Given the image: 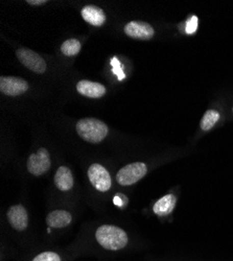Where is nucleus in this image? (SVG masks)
<instances>
[{"mask_svg":"<svg viewBox=\"0 0 233 261\" xmlns=\"http://www.w3.org/2000/svg\"><path fill=\"white\" fill-rule=\"evenodd\" d=\"M95 239L98 245L107 251H120L129 244L126 232L113 225H102L95 232Z\"/></svg>","mask_w":233,"mask_h":261,"instance_id":"nucleus-1","label":"nucleus"},{"mask_svg":"<svg viewBox=\"0 0 233 261\" xmlns=\"http://www.w3.org/2000/svg\"><path fill=\"white\" fill-rule=\"evenodd\" d=\"M76 132L85 141L99 143L108 135L109 128L105 122L95 118H84L77 121Z\"/></svg>","mask_w":233,"mask_h":261,"instance_id":"nucleus-2","label":"nucleus"},{"mask_svg":"<svg viewBox=\"0 0 233 261\" xmlns=\"http://www.w3.org/2000/svg\"><path fill=\"white\" fill-rule=\"evenodd\" d=\"M147 173V166L143 162H134L123 166L116 173V182L121 186H131Z\"/></svg>","mask_w":233,"mask_h":261,"instance_id":"nucleus-3","label":"nucleus"},{"mask_svg":"<svg viewBox=\"0 0 233 261\" xmlns=\"http://www.w3.org/2000/svg\"><path fill=\"white\" fill-rule=\"evenodd\" d=\"M51 165L50 156L48 150L44 147H41L38 149L37 153L32 154L27 163V167L30 173H32L35 177L43 176L46 173Z\"/></svg>","mask_w":233,"mask_h":261,"instance_id":"nucleus-4","label":"nucleus"},{"mask_svg":"<svg viewBox=\"0 0 233 261\" xmlns=\"http://www.w3.org/2000/svg\"><path fill=\"white\" fill-rule=\"evenodd\" d=\"M88 179L92 186L99 192H107L112 186V179L107 168L101 164L93 163L87 171Z\"/></svg>","mask_w":233,"mask_h":261,"instance_id":"nucleus-5","label":"nucleus"},{"mask_svg":"<svg viewBox=\"0 0 233 261\" xmlns=\"http://www.w3.org/2000/svg\"><path fill=\"white\" fill-rule=\"evenodd\" d=\"M17 58L28 69L42 74L46 70V63L39 54L29 48H19L16 51Z\"/></svg>","mask_w":233,"mask_h":261,"instance_id":"nucleus-6","label":"nucleus"},{"mask_svg":"<svg viewBox=\"0 0 233 261\" xmlns=\"http://www.w3.org/2000/svg\"><path fill=\"white\" fill-rule=\"evenodd\" d=\"M29 90L27 81L15 76L0 77V91L9 96H18L25 93Z\"/></svg>","mask_w":233,"mask_h":261,"instance_id":"nucleus-7","label":"nucleus"},{"mask_svg":"<svg viewBox=\"0 0 233 261\" xmlns=\"http://www.w3.org/2000/svg\"><path fill=\"white\" fill-rule=\"evenodd\" d=\"M7 219L13 229L24 231L29 227V213L22 205H13L7 211Z\"/></svg>","mask_w":233,"mask_h":261,"instance_id":"nucleus-8","label":"nucleus"},{"mask_svg":"<svg viewBox=\"0 0 233 261\" xmlns=\"http://www.w3.org/2000/svg\"><path fill=\"white\" fill-rule=\"evenodd\" d=\"M124 33L126 36L139 40H150L155 34L152 25L143 21H131L124 27Z\"/></svg>","mask_w":233,"mask_h":261,"instance_id":"nucleus-9","label":"nucleus"},{"mask_svg":"<svg viewBox=\"0 0 233 261\" xmlns=\"http://www.w3.org/2000/svg\"><path fill=\"white\" fill-rule=\"evenodd\" d=\"M76 90L81 95L90 97V98H99L107 92L106 87L102 86L101 84L86 81V80L80 81L77 83Z\"/></svg>","mask_w":233,"mask_h":261,"instance_id":"nucleus-10","label":"nucleus"},{"mask_svg":"<svg viewBox=\"0 0 233 261\" xmlns=\"http://www.w3.org/2000/svg\"><path fill=\"white\" fill-rule=\"evenodd\" d=\"M54 182L56 187L61 191H69L74 185L71 170L66 166H60L55 173Z\"/></svg>","mask_w":233,"mask_h":261,"instance_id":"nucleus-11","label":"nucleus"},{"mask_svg":"<svg viewBox=\"0 0 233 261\" xmlns=\"http://www.w3.org/2000/svg\"><path fill=\"white\" fill-rule=\"evenodd\" d=\"M72 222V215L66 210H55L47 214L46 224L50 228L62 229L68 227Z\"/></svg>","mask_w":233,"mask_h":261,"instance_id":"nucleus-12","label":"nucleus"},{"mask_svg":"<svg viewBox=\"0 0 233 261\" xmlns=\"http://www.w3.org/2000/svg\"><path fill=\"white\" fill-rule=\"evenodd\" d=\"M83 19L93 27H101L106 22L103 11L95 6H86L81 11Z\"/></svg>","mask_w":233,"mask_h":261,"instance_id":"nucleus-13","label":"nucleus"},{"mask_svg":"<svg viewBox=\"0 0 233 261\" xmlns=\"http://www.w3.org/2000/svg\"><path fill=\"white\" fill-rule=\"evenodd\" d=\"M177 199L174 194H166L159 199L153 207V211L158 216H166L171 214L176 207Z\"/></svg>","mask_w":233,"mask_h":261,"instance_id":"nucleus-14","label":"nucleus"},{"mask_svg":"<svg viewBox=\"0 0 233 261\" xmlns=\"http://www.w3.org/2000/svg\"><path fill=\"white\" fill-rule=\"evenodd\" d=\"M82 48L81 42L76 39H69L63 43L61 46V51L63 55L67 57H73L76 56Z\"/></svg>","mask_w":233,"mask_h":261,"instance_id":"nucleus-15","label":"nucleus"},{"mask_svg":"<svg viewBox=\"0 0 233 261\" xmlns=\"http://www.w3.org/2000/svg\"><path fill=\"white\" fill-rule=\"evenodd\" d=\"M220 119V114L219 112L215 110H208L204 116L202 117L201 120V128L203 130H209L215 126V124L218 122Z\"/></svg>","mask_w":233,"mask_h":261,"instance_id":"nucleus-16","label":"nucleus"},{"mask_svg":"<svg viewBox=\"0 0 233 261\" xmlns=\"http://www.w3.org/2000/svg\"><path fill=\"white\" fill-rule=\"evenodd\" d=\"M32 261H62V257L56 252L46 251L35 256Z\"/></svg>","mask_w":233,"mask_h":261,"instance_id":"nucleus-17","label":"nucleus"},{"mask_svg":"<svg viewBox=\"0 0 233 261\" xmlns=\"http://www.w3.org/2000/svg\"><path fill=\"white\" fill-rule=\"evenodd\" d=\"M198 28V18L196 16H193L190 19L187 20L185 32L186 34H194L197 31Z\"/></svg>","mask_w":233,"mask_h":261,"instance_id":"nucleus-18","label":"nucleus"},{"mask_svg":"<svg viewBox=\"0 0 233 261\" xmlns=\"http://www.w3.org/2000/svg\"><path fill=\"white\" fill-rule=\"evenodd\" d=\"M111 65L113 66V72H114L115 74H117L118 80L124 79V73L121 71V67H120V65H119V62H118V60H117L116 58H113V59H112Z\"/></svg>","mask_w":233,"mask_h":261,"instance_id":"nucleus-19","label":"nucleus"},{"mask_svg":"<svg viewBox=\"0 0 233 261\" xmlns=\"http://www.w3.org/2000/svg\"><path fill=\"white\" fill-rule=\"evenodd\" d=\"M27 3L32 5V6H41V5L46 4L47 2H46V0H28Z\"/></svg>","mask_w":233,"mask_h":261,"instance_id":"nucleus-20","label":"nucleus"}]
</instances>
